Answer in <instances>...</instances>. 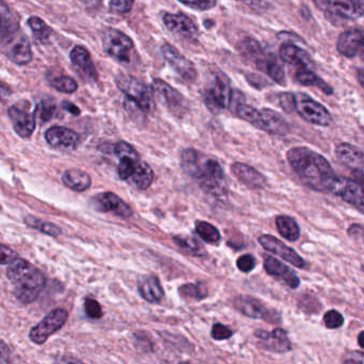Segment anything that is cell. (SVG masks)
<instances>
[{
  "mask_svg": "<svg viewBox=\"0 0 364 364\" xmlns=\"http://www.w3.org/2000/svg\"><path fill=\"white\" fill-rule=\"evenodd\" d=\"M93 202L96 209L101 212L113 213L123 219L131 217L133 214L129 204H126L121 197L112 192L98 194L94 197Z\"/></svg>",
  "mask_w": 364,
  "mask_h": 364,
  "instance_id": "20",
  "label": "cell"
},
{
  "mask_svg": "<svg viewBox=\"0 0 364 364\" xmlns=\"http://www.w3.org/2000/svg\"><path fill=\"white\" fill-rule=\"evenodd\" d=\"M133 4L134 0H110V1H109L111 11L118 13V14L129 13L130 11L132 10Z\"/></svg>",
  "mask_w": 364,
  "mask_h": 364,
  "instance_id": "48",
  "label": "cell"
},
{
  "mask_svg": "<svg viewBox=\"0 0 364 364\" xmlns=\"http://www.w3.org/2000/svg\"><path fill=\"white\" fill-rule=\"evenodd\" d=\"M161 53L163 55L168 65L174 70L178 76H180L183 80L187 82H193L197 77V70L193 62L181 55L176 47L165 42L161 47Z\"/></svg>",
  "mask_w": 364,
  "mask_h": 364,
  "instance_id": "14",
  "label": "cell"
},
{
  "mask_svg": "<svg viewBox=\"0 0 364 364\" xmlns=\"http://www.w3.org/2000/svg\"><path fill=\"white\" fill-rule=\"evenodd\" d=\"M357 79L358 82H359L360 85H361V87L364 89V68H358Z\"/></svg>",
  "mask_w": 364,
  "mask_h": 364,
  "instance_id": "57",
  "label": "cell"
},
{
  "mask_svg": "<svg viewBox=\"0 0 364 364\" xmlns=\"http://www.w3.org/2000/svg\"><path fill=\"white\" fill-rule=\"evenodd\" d=\"M195 229L199 238L209 244H216L221 240L219 229L208 221H196Z\"/></svg>",
  "mask_w": 364,
  "mask_h": 364,
  "instance_id": "37",
  "label": "cell"
},
{
  "mask_svg": "<svg viewBox=\"0 0 364 364\" xmlns=\"http://www.w3.org/2000/svg\"><path fill=\"white\" fill-rule=\"evenodd\" d=\"M18 258L17 253H15L10 247L6 245L0 244V264H11Z\"/></svg>",
  "mask_w": 364,
  "mask_h": 364,
  "instance_id": "50",
  "label": "cell"
},
{
  "mask_svg": "<svg viewBox=\"0 0 364 364\" xmlns=\"http://www.w3.org/2000/svg\"><path fill=\"white\" fill-rule=\"evenodd\" d=\"M233 307L236 311L250 319H263L270 324H277L281 321L280 315L276 311L268 308L261 300L253 296H238L234 298Z\"/></svg>",
  "mask_w": 364,
  "mask_h": 364,
  "instance_id": "12",
  "label": "cell"
},
{
  "mask_svg": "<svg viewBox=\"0 0 364 364\" xmlns=\"http://www.w3.org/2000/svg\"><path fill=\"white\" fill-rule=\"evenodd\" d=\"M28 26L31 29L34 38L40 43H47L50 38L53 29L38 16H31L28 19Z\"/></svg>",
  "mask_w": 364,
  "mask_h": 364,
  "instance_id": "36",
  "label": "cell"
},
{
  "mask_svg": "<svg viewBox=\"0 0 364 364\" xmlns=\"http://www.w3.org/2000/svg\"><path fill=\"white\" fill-rule=\"evenodd\" d=\"M68 319V312L64 309L57 308L50 311L38 325L33 326L30 330L29 338L32 342L38 345L44 344L49 336L59 331Z\"/></svg>",
  "mask_w": 364,
  "mask_h": 364,
  "instance_id": "11",
  "label": "cell"
},
{
  "mask_svg": "<svg viewBox=\"0 0 364 364\" xmlns=\"http://www.w3.org/2000/svg\"><path fill=\"white\" fill-rule=\"evenodd\" d=\"M336 159L343 164L351 168L353 172H364V151L359 147L349 143H341L336 147Z\"/></svg>",
  "mask_w": 364,
  "mask_h": 364,
  "instance_id": "25",
  "label": "cell"
},
{
  "mask_svg": "<svg viewBox=\"0 0 364 364\" xmlns=\"http://www.w3.org/2000/svg\"><path fill=\"white\" fill-rule=\"evenodd\" d=\"M253 336L259 341L260 346L272 353H285L292 349L291 341L282 328H275L272 331L255 330Z\"/></svg>",
  "mask_w": 364,
  "mask_h": 364,
  "instance_id": "16",
  "label": "cell"
},
{
  "mask_svg": "<svg viewBox=\"0 0 364 364\" xmlns=\"http://www.w3.org/2000/svg\"><path fill=\"white\" fill-rule=\"evenodd\" d=\"M45 138L50 146L63 150H72L79 143V136L76 132L59 126L49 128L45 133Z\"/></svg>",
  "mask_w": 364,
  "mask_h": 364,
  "instance_id": "24",
  "label": "cell"
},
{
  "mask_svg": "<svg viewBox=\"0 0 364 364\" xmlns=\"http://www.w3.org/2000/svg\"><path fill=\"white\" fill-rule=\"evenodd\" d=\"M11 94H12V91H11L10 87L6 83L0 81V99H6V98L10 97Z\"/></svg>",
  "mask_w": 364,
  "mask_h": 364,
  "instance_id": "55",
  "label": "cell"
},
{
  "mask_svg": "<svg viewBox=\"0 0 364 364\" xmlns=\"http://www.w3.org/2000/svg\"><path fill=\"white\" fill-rule=\"evenodd\" d=\"M336 49L343 57H351L361 55L364 51V29L351 28L338 36Z\"/></svg>",
  "mask_w": 364,
  "mask_h": 364,
  "instance_id": "18",
  "label": "cell"
},
{
  "mask_svg": "<svg viewBox=\"0 0 364 364\" xmlns=\"http://www.w3.org/2000/svg\"><path fill=\"white\" fill-rule=\"evenodd\" d=\"M232 93L233 89L227 78L224 75H215L204 89V100L209 110L219 113L230 106Z\"/></svg>",
  "mask_w": 364,
  "mask_h": 364,
  "instance_id": "9",
  "label": "cell"
},
{
  "mask_svg": "<svg viewBox=\"0 0 364 364\" xmlns=\"http://www.w3.org/2000/svg\"><path fill=\"white\" fill-rule=\"evenodd\" d=\"M279 104L287 112H297L307 123L319 127H328L332 123L331 113L321 102L304 93H281Z\"/></svg>",
  "mask_w": 364,
  "mask_h": 364,
  "instance_id": "4",
  "label": "cell"
},
{
  "mask_svg": "<svg viewBox=\"0 0 364 364\" xmlns=\"http://www.w3.org/2000/svg\"><path fill=\"white\" fill-rule=\"evenodd\" d=\"M179 294L183 299L199 302L208 296V289L202 282L187 283L179 287Z\"/></svg>",
  "mask_w": 364,
  "mask_h": 364,
  "instance_id": "34",
  "label": "cell"
},
{
  "mask_svg": "<svg viewBox=\"0 0 364 364\" xmlns=\"http://www.w3.org/2000/svg\"><path fill=\"white\" fill-rule=\"evenodd\" d=\"M153 177H155V175H153V170L150 165L140 160L138 163L136 164L133 174L131 175L127 182L133 185L136 189L144 191V189L150 187L153 181Z\"/></svg>",
  "mask_w": 364,
  "mask_h": 364,
  "instance_id": "32",
  "label": "cell"
},
{
  "mask_svg": "<svg viewBox=\"0 0 364 364\" xmlns=\"http://www.w3.org/2000/svg\"><path fill=\"white\" fill-rule=\"evenodd\" d=\"M8 278L14 287V294L21 304H31L46 285V278L35 266L25 259L17 258L9 264Z\"/></svg>",
  "mask_w": 364,
  "mask_h": 364,
  "instance_id": "3",
  "label": "cell"
},
{
  "mask_svg": "<svg viewBox=\"0 0 364 364\" xmlns=\"http://www.w3.org/2000/svg\"><path fill=\"white\" fill-rule=\"evenodd\" d=\"M102 46L104 53L121 63L131 61L134 43L130 36L115 28H106L102 32Z\"/></svg>",
  "mask_w": 364,
  "mask_h": 364,
  "instance_id": "8",
  "label": "cell"
},
{
  "mask_svg": "<svg viewBox=\"0 0 364 364\" xmlns=\"http://www.w3.org/2000/svg\"><path fill=\"white\" fill-rule=\"evenodd\" d=\"M233 336V330L221 323L214 324L211 329V336L215 341L228 340Z\"/></svg>",
  "mask_w": 364,
  "mask_h": 364,
  "instance_id": "47",
  "label": "cell"
},
{
  "mask_svg": "<svg viewBox=\"0 0 364 364\" xmlns=\"http://www.w3.org/2000/svg\"><path fill=\"white\" fill-rule=\"evenodd\" d=\"M277 230L285 240L295 242L300 238V228L293 217L279 215L276 217Z\"/></svg>",
  "mask_w": 364,
  "mask_h": 364,
  "instance_id": "33",
  "label": "cell"
},
{
  "mask_svg": "<svg viewBox=\"0 0 364 364\" xmlns=\"http://www.w3.org/2000/svg\"><path fill=\"white\" fill-rule=\"evenodd\" d=\"M324 324L328 329H338L344 325V316L338 311L329 310L324 314Z\"/></svg>",
  "mask_w": 364,
  "mask_h": 364,
  "instance_id": "44",
  "label": "cell"
},
{
  "mask_svg": "<svg viewBox=\"0 0 364 364\" xmlns=\"http://www.w3.org/2000/svg\"><path fill=\"white\" fill-rule=\"evenodd\" d=\"M259 243L264 249L278 255L285 261L289 262L292 265L298 268H306L307 263L293 248L281 242L278 238L268 234H264L259 238Z\"/></svg>",
  "mask_w": 364,
  "mask_h": 364,
  "instance_id": "17",
  "label": "cell"
},
{
  "mask_svg": "<svg viewBox=\"0 0 364 364\" xmlns=\"http://www.w3.org/2000/svg\"><path fill=\"white\" fill-rule=\"evenodd\" d=\"M181 4L196 11H208L216 6L217 0H178Z\"/></svg>",
  "mask_w": 364,
  "mask_h": 364,
  "instance_id": "46",
  "label": "cell"
},
{
  "mask_svg": "<svg viewBox=\"0 0 364 364\" xmlns=\"http://www.w3.org/2000/svg\"><path fill=\"white\" fill-rule=\"evenodd\" d=\"M281 60L294 67V70H313L315 63L311 55L297 45L283 44L279 50Z\"/></svg>",
  "mask_w": 364,
  "mask_h": 364,
  "instance_id": "22",
  "label": "cell"
},
{
  "mask_svg": "<svg viewBox=\"0 0 364 364\" xmlns=\"http://www.w3.org/2000/svg\"><path fill=\"white\" fill-rule=\"evenodd\" d=\"M255 127L277 136H285L289 131V126L287 121L276 111L272 109H262L258 113Z\"/></svg>",
  "mask_w": 364,
  "mask_h": 364,
  "instance_id": "21",
  "label": "cell"
},
{
  "mask_svg": "<svg viewBox=\"0 0 364 364\" xmlns=\"http://www.w3.org/2000/svg\"><path fill=\"white\" fill-rule=\"evenodd\" d=\"M231 172L241 183L246 185L249 189H259L265 187V177L261 172H258L255 168L251 167L247 164L236 162V163L232 164Z\"/></svg>",
  "mask_w": 364,
  "mask_h": 364,
  "instance_id": "27",
  "label": "cell"
},
{
  "mask_svg": "<svg viewBox=\"0 0 364 364\" xmlns=\"http://www.w3.org/2000/svg\"><path fill=\"white\" fill-rule=\"evenodd\" d=\"M115 81L118 89L125 93L126 97L134 100L145 113H151L155 110L153 89H149L144 82L125 74L116 76Z\"/></svg>",
  "mask_w": 364,
  "mask_h": 364,
  "instance_id": "7",
  "label": "cell"
},
{
  "mask_svg": "<svg viewBox=\"0 0 364 364\" xmlns=\"http://www.w3.org/2000/svg\"><path fill=\"white\" fill-rule=\"evenodd\" d=\"M294 79L296 82L304 87H315L321 89L326 95L333 94L331 85L328 84L324 79H321L313 70H296L294 72Z\"/></svg>",
  "mask_w": 364,
  "mask_h": 364,
  "instance_id": "30",
  "label": "cell"
},
{
  "mask_svg": "<svg viewBox=\"0 0 364 364\" xmlns=\"http://www.w3.org/2000/svg\"><path fill=\"white\" fill-rule=\"evenodd\" d=\"M55 364H85L83 363L81 360L77 359L75 357H70V355H62L59 357L55 361Z\"/></svg>",
  "mask_w": 364,
  "mask_h": 364,
  "instance_id": "53",
  "label": "cell"
},
{
  "mask_svg": "<svg viewBox=\"0 0 364 364\" xmlns=\"http://www.w3.org/2000/svg\"><path fill=\"white\" fill-rule=\"evenodd\" d=\"M62 106H63L64 110L68 111V112L72 113V115L80 114V109H79L78 106H75L72 102L63 101Z\"/></svg>",
  "mask_w": 364,
  "mask_h": 364,
  "instance_id": "54",
  "label": "cell"
},
{
  "mask_svg": "<svg viewBox=\"0 0 364 364\" xmlns=\"http://www.w3.org/2000/svg\"><path fill=\"white\" fill-rule=\"evenodd\" d=\"M151 89L157 96L158 99L167 108L170 112L176 116H182L187 111V100L184 99L180 92L170 87L167 82L162 79H155L151 83Z\"/></svg>",
  "mask_w": 364,
  "mask_h": 364,
  "instance_id": "13",
  "label": "cell"
},
{
  "mask_svg": "<svg viewBox=\"0 0 364 364\" xmlns=\"http://www.w3.org/2000/svg\"><path fill=\"white\" fill-rule=\"evenodd\" d=\"M138 293L150 304H159L164 297V289L159 278L153 275L143 277L138 282Z\"/></svg>",
  "mask_w": 364,
  "mask_h": 364,
  "instance_id": "29",
  "label": "cell"
},
{
  "mask_svg": "<svg viewBox=\"0 0 364 364\" xmlns=\"http://www.w3.org/2000/svg\"><path fill=\"white\" fill-rule=\"evenodd\" d=\"M70 61L77 70L85 78L92 81L98 80V72L92 60L91 53L85 47L77 45L70 51Z\"/></svg>",
  "mask_w": 364,
  "mask_h": 364,
  "instance_id": "26",
  "label": "cell"
},
{
  "mask_svg": "<svg viewBox=\"0 0 364 364\" xmlns=\"http://www.w3.org/2000/svg\"><path fill=\"white\" fill-rule=\"evenodd\" d=\"M162 21L167 30L183 40H194L199 35L195 21L184 13H164Z\"/></svg>",
  "mask_w": 364,
  "mask_h": 364,
  "instance_id": "15",
  "label": "cell"
},
{
  "mask_svg": "<svg viewBox=\"0 0 364 364\" xmlns=\"http://www.w3.org/2000/svg\"><path fill=\"white\" fill-rule=\"evenodd\" d=\"M84 310L87 316L92 319H101L104 312H102L101 306L97 300L93 298H87L84 302Z\"/></svg>",
  "mask_w": 364,
  "mask_h": 364,
  "instance_id": "45",
  "label": "cell"
},
{
  "mask_svg": "<svg viewBox=\"0 0 364 364\" xmlns=\"http://www.w3.org/2000/svg\"><path fill=\"white\" fill-rule=\"evenodd\" d=\"M25 221L29 227L34 228V229L38 230V231L43 232V233L48 234V236H57L61 233V229L57 226H55V224L40 221V219H35V217H26Z\"/></svg>",
  "mask_w": 364,
  "mask_h": 364,
  "instance_id": "38",
  "label": "cell"
},
{
  "mask_svg": "<svg viewBox=\"0 0 364 364\" xmlns=\"http://www.w3.org/2000/svg\"><path fill=\"white\" fill-rule=\"evenodd\" d=\"M287 159L298 178L313 191L333 193L340 177L327 159L308 147H294Z\"/></svg>",
  "mask_w": 364,
  "mask_h": 364,
  "instance_id": "1",
  "label": "cell"
},
{
  "mask_svg": "<svg viewBox=\"0 0 364 364\" xmlns=\"http://www.w3.org/2000/svg\"><path fill=\"white\" fill-rule=\"evenodd\" d=\"M16 30L17 26L12 17H8L0 11V42H6Z\"/></svg>",
  "mask_w": 364,
  "mask_h": 364,
  "instance_id": "40",
  "label": "cell"
},
{
  "mask_svg": "<svg viewBox=\"0 0 364 364\" xmlns=\"http://www.w3.org/2000/svg\"><path fill=\"white\" fill-rule=\"evenodd\" d=\"M62 181L68 189L76 192L87 191L92 183L89 175L77 168L65 170L62 176Z\"/></svg>",
  "mask_w": 364,
  "mask_h": 364,
  "instance_id": "31",
  "label": "cell"
},
{
  "mask_svg": "<svg viewBox=\"0 0 364 364\" xmlns=\"http://www.w3.org/2000/svg\"><path fill=\"white\" fill-rule=\"evenodd\" d=\"M4 51L9 59L18 65H26L32 60L31 45L29 40L23 34L17 32L6 40Z\"/></svg>",
  "mask_w": 364,
  "mask_h": 364,
  "instance_id": "19",
  "label": "cell"
},
{
  "mask_svg": "<svg viewBox=\"0 0 364 364\" xmlns=\"http://www.w3.org/2000/svg\"><path fill=\"white\" fill-rule=\"evenodd\" d=\"M333 194L364 213V172H353L351 178H338Z\"/></svg>",
  "mask_w": 364,
  "mask_h": 364,
  "instance_id": "10",
  "label": "cell"
},
{
  "mask_svg": "<svg viewBox=\"0 0 364 364\" xmlns=\"http://www.w3.org/2000/svg\"><path fill=\"white\" fill-rule=\"evenodd\" d=\"M83 4L87 6V8L97 9L99 8L101 4V0H80Z\"/></svg>",
  "mask_w": 364,
  "mask_h": 364,
  "instance_id": "56",
  "label": "cell"
},
{
  "mask_svg": "<svg viewBox=\"0 0 364 364\" xmlns=\"http://www.w3.org/2000/svg\"><path fill=\"white\" fill-rule=\"evenodd\" d=\"M8 113L16 133L23 138H30L35 129V121L32 114L15 106H11Z\"/></svg>",
  "mask_w": 364,
  "mask_h": 364,
  "instance_id": "28",
  "label": "cell"
},
{
  "mask_svg": "<svg viewBox=\"0 0 364 364\" xmlns=\"http://www.w3.org/2000/svg\"><path fill=\"white\" fill-rule=\"evenodd\" d=\"M114 153L119 160L126 159V158H129V159H140L138 151H136L131 145L123 142V140L115 145Z\"/></svg>",
  "mask_w": 364,
  "mask_h": 364,
  "instance_id": "43",
  "label": "cell"
},
{
  "mask_svg": "<svg viewBox=\"0 0 364 364\" xmlns=\"http://www.w3.org/2000/svg\"><path fill=\"white\" fill-rule=\"evenodd\" d=\"M55 110V104L53 100H43L36 109V115L38 118L43 123H46L49 119L53 118V113Z\"/></svg>",
  "mask_w": 364,
  "mask_h": 364,
  "instance_id": "42",
  "label": "cell"
},
{
  "mask_svg": "<svg viewBox=\"0 0 364 364\" xmlns=\"http://www.w3.org/2000/svg\"><path fill=\"white\" fill-rule=\"evenodd\" d=\"M180 364H189V363H180Z\"/></svg>",
  "mask_w": 364,
  "mask_h": 364,
  "instance_id": "60",
  "label": "cell"
},
{
  "mask_svg": "<svg viewBox=\"0 0 364 364\" xmlns=\"http://www.w3.org/2000/svg\"><path fill=\"white\" fill-rule=\"evenodd\" d=\"M236 265H238V270L243 272H249L255 268V259L253 255H243L242 257L238 258L236 261Z\"/></svg>",
  "mask_w": 364,
  "mask_h": 364,
  "instance_id": "49",
  "label": "cell"
},
{
  "mask_svg": "<svg viewBox=\"0 0 364 364\" xmlns=\"http://www.w3.org/2000/svg\"><path fill=\"white\" fill-rule=\"evenodd\" d=\"M342 364H364V351H349L343 358Z\"/></svg>",
  "mask_w": 364,
  "mask_h": 364,
  "instance_id": "51",
  "label": "cell"
},
{
  "mask_svg": "<svg viewBox=\"0 0 364 364\" xmlns=\"http://www.w3.org/2000/svg\"><path fill=\"white\" fill-rule=\"evenodd\" d=\"M138 161H140V159H129V158L121 159L119 161L118 167H117L119 178L121 180H129L130 177H131L134 170H136V164L138 163Z\"/></svg>",
  "mask_w": 364,
  "mask_h": 364,
  "instance_id": "41",
  "label": "cell"
},
{
  "mask_svg": "<svg viewBox=\"0 0 364 364\" xmlns=\"http://www.w3.org/2000/svg\"><path fill=\"white\" fill-rule=\"evenodd\" d=\"M263 264L264 270L270 276L278 279L279 281L285 283L291 289H297L299 287L300 279L298 278L295 272L276 258L272 257V255H265Z\"/></svg>",
  "mask_w": 364,
  "mask_h": 364,
  "instance_id": "23",
  "label": "cell"
},
{
  "mask_svg": "<svg viewBox=\"0 0 364 364\" xmlns=\"http://www.w3.org/2000/svg\"><path fill=\"white\" fill-rule=\"evenodd\" d=\"M181 166L206 193L214 196L225 195L227 192L225 174L216 160L211 159L196 149L189 148L181 153Z\"/></svg>",
  "mask_w": 364,
  "mask_h": 364,
  "instance_id": "2",
  "label": "cell"
},
{
  "mask_svg": "<svg viewBox=\"0 0 364 364\" xmlns=\"http://www.w3.org/2000/svg\"><path fill=\"white\" fill-rule=\"evenodd\" d=\"M12 360V353H11L10 347L0 340V363L10 364Z\"/></svg>",
  "mask_w": 364,
  "mask_h": 364,
  "instance_id": "52",
  "label": "cell"
},
{
  "mask_svg": "<svg viewBox=\"0 0 364 364\" xmlns=\"http://www.w3.org/2000/svg\"><path fill=\"white\" fill-rule=\"evenodd\" d=\"M326 19L336 26H344L364 15V0H314Z\"/></svg>",
  "mask_w": 364,
  "mask_h": 364,
  "instance_id": "6",
  "label": "cell"
},
{
  "mask_svg": "<svg viewBox=\"0 0 364 364\" xmlns=\"http://www.w3.org/2000/svg\"><path fill=\"white\" fill-rule=\"evenodd\" d=\"M236 1L242 2V4H248V6H259L264 0H236Z\"/></svg>",
  "mask_w": 364,
  "mask_h": 364,
  "instance_id": "58",
  "label": "cell"
},
{
  "mask_svg": "<svg viewBox=\"0 0 364 364\" xmlns=\"http://www.w3.org/2000/svg\"><path fill=\"white\" fill-rule=\"evenodd\" d=\"M172 241L179 248L189 255L200 257L204 253V246L192 236H176L172 238Z\"/></svg>",
  "mask_w": 364,
  "mask_h": 364,
  "instance_id": "35",
  "label": "cell"
},
{
  "mask_svg": "<svg viewBox=\"0 0 364 364\" xmlns=\"http://www.w3.org/2000/svg\"><path fill=\"white\" fill-rule=\"evenodd\" d=\"M238 49L245 59L268 75L275 82L285 84V72L282 64L274 53L266 51L257 40L247 36L238 42Z\"/></svg>",
  "mask_w": 364,
  "mask_h": 364,
  "instance_id": "5",
  "label": "cell"
},
{
  "mask_svg": "<svg viewBox=\"0 0 364 364\" xmlns=\"http://www.w3.org/2000/svg\"><path fill=\"white\" fill-rule=\"evenodd\" d=\"M50 85L61 93L72 94L78 89V83L68 76H59L51 79Z\"/></svg>",
  "mask_w": 364,
  "mask_h": 364,
  "instance_id": "39",
  "label": "cell"
},
{
  "mask_svg": "<svg viewBox=\"0 0 364 364\" xmlns=\"http://www.w3.org/2000/svg\"><path fill=\"white\" fill-rule=\"evenodd\" d=\"M358 343H359L360 347L364 348V330L360 332L359 336H358Z\"/></svg>",
  "mask_w": 364,
  "mask_h": 364,
  "instance_id": "59",
  "label": "cell"
}]
</instances>
